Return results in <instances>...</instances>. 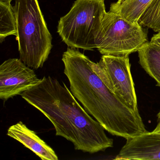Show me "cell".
Here are the masks:
<instances>
[{
  "instance_id": "15",
  "label": "cell",
  "mask_w": 160,
  "mask_h": 160,
  "mask_svg": "<svg viewBox=\"0 0 160 160\" xmlns=\"http://www.w3.org/2000/svg\"><path fill=\"white\" fill-rule=\"evenodd\" d=\"M12 0H0V2H3V3H8V4H11Z\"/></svg>"
},
{
  "instance_id": "2",
  "label": "cell",
  "mask_w": 160,
  "mask_h": 160,
  "mask_svg": "<svg viewBox=\"0 0 160 160\" xmlns=\"http://www.w3.org/2000/svg\"><path fill=\"white\" fill-rule=\"evenodd\" d=\"M62 60L71 92L106 131L125 139L147 132L138 111L129 108L107 88L87 56L68 48Z\"/></svg>"
},
{
  "instance_id": "12",
  "label": "cell",
  "mask_w": 160,
  "mask_h": 160,
  "mask_svg": "<svg viewBox=\"0 0 160 160\" xmlns=\"http://www.w3.org/2000/svg\"><path fill=\"white\" fill-rule=\"evenodd\" d=\"M14 9L11 4L0 2V42L11 35L17 36Z\"/></svg>"
},
{
  "instance_id": "7",
  "label": "cell",
  "mask_w": 160,
  "mask_h": 160,
  "mask_svg": "<svg viewBox=\"0 0 160 160\" xmlns=\"http://www.w3.org/2000/svg\"><path fill=\"white\" fill-rule=\"evenodd\" d=\"M41 81L35 72L20 59H9L0 66V99L7 101Z\"/></svg>"
},
{
  "instance_id": "4",
  "label": "cell",
  "mask_w": 160,
  "mask_h": 160,
  "mask_svg": "<svg viewBox=\"0 0 160 160\" xmlns=\"http://www.w3.org/2000/svg\"><path fill=\"white\" fill-rule=\"evenodd\" d=\"M106 12L105 0H76L69 12L61 18L58 33L69 48L93 51Z\"/></svg>"
},
{
  "instance_id": "9",
  "label": "cell",
  "mask_w": 160,
  "mask_h": 160,
  "mask_svg": "<svg viewBox=\"0 0 160 160\" xmlns=\"http://www.w3.org/2000/svg\"><path fill=\"white\" fill-rule=\"evenodd\" d=\"M7 135L22 143L42 160H58L54 150L41 139L34 131L20 121L8 128Z\"/></svg>"
},
{
  "instance_id": "1",
  "label": "cell",
  "mask_w": 160,
  "mask_h": 160,
  "mask_svg": "<svg viewBox=\"0 0 160 160\" xmlns=\"http://www.w3.org/2000/svg\"><path fill=\"white\" fill-rule=\"evenodd\" d=\"M54 125L56 135L73 144L74 148L94 153L113 147L105 129L81 107L63 82L44 76L41 82L20 94Z\"/></svg>"
},
{
  "instance_id": "6",
  "label": "cell",
  "mask_w": 160,
  "mask_h": 160,
  "mask_svg": "<svg viewBox=\"0 0 160 160\" xmlns=\"http://www.w3.org/2000/svg\"><path fill=\"white\" fill-rule=\"evenodd\" d=\"M92 68L107 88L129 108L138 111L129 56L102 55Z\"/></svg>"
},
{
  "instance_id": "16",
  "label": "cell",
  "mask_w": 160,
  "mask_h": 160,
  "mask_svg": "<svg viewBox=\"0 0 160 160\" xmlns=\"http://www.w3.org/2000/svg\"><path fill=\"white\" fill-rule=\"evenodd\" d=\"M125 0H118V2H122L124 1Z\"/></svg>"
},
{
  "instance_id": "5",
  "label": "cell",
  "mask_w": 160,
  "mask_h": 160,
  "mask_svg": "<svg viewBox=\"0 0 160 160\" xmlns=\"http://www.w3.org/2000/svg\"><path fill=\"white\" fill-rule=\"evenodd\" d=\"M138 23H132L113 12H106L95 39L96 48L102 55L129 56L148 42Z\"/></svg>"
},
{
  "instance_id": "13",
  "label": "cell",
  "mask_w": 160,
  "mask_h": 160,
  "mask_svg": "<svg viewBox=\"0 0 160 160\" xmlns=\"http://www.w3.org/2000/svg\"><path fill=\"white\" fill-rule=\"evenodd\" d=\"M150 42L160 45V32H157V34L153 35L151 39Z\"/></svg>"
},
{
  "instance_id": "14",
  "label": "cell",
  "mask_w": 160,
  "mask_h": 160,
  "mask_svg": "<svg viewBox=\"0 0 160 160\" xmlns=\"http://www.w3.org/2000/svg\"><path fill=\"white\" fill-rule=\"evenodd\" d=\"M157 118H158V123L156 128L153 131V132H160V111L157 114Z\"/></svg>"
},
{
  "instance_id": "3",
  "label": "cell",
  "mask_w": 160,
  "mask_h": 160,
  "mask_svg": "<svg viewBox=\"0 0 160 160\" xmlns=\"http://www.w3.org/2000/svg\"><path fill=\"white\" fill-rule=\"evenodd\" d=\"M17 26L18 51L21 60L34 70L42 68L53 48L38 0H16L14 7Z\"/></svg>"
},
{
  "instance_id": "8",
  "label": "cell",
  "mask_w": 160,
  "mask_h": 160,
  "mask_svg": "<svg viewBox=\"0 0 160 160\" xmlns=\"http://www.w3.org/2000/svg\"><path fill=\"white\" fill-rule=\"evenodd\" d=\"M116 160H160V132L143 133L126 139Z\"/></svg>"
},
{
  "instance_id": "11",
  "label": "cell",
  "mask_w": 160,
  "mask_h": 160,
  "mask_svg": "<svg viewBox=\"0 0 160 160\" xmlns=\"http://www.w3.org/2000/svg\"><path fill=\"white\" fill-rule=\"evenodd\" d=\"M152 0H125L111 3L109 11L132 23H138Z\"/></svg>"
},
{
  "instance_id": "10",
  "label": "cell",
  "mask_w": 160,
  "mask_h": 160,
  "mask_svg": "<svg viewBox=\"0 0 160 160\" xmlns=\"http://www.w3.org/2000/svg\"><path fill=\"white\" fill-rule=\"evenodd\" d=\"M138 52L139 64L160 87V45L148 42Z\"/></svg>"
}]
</instances>
